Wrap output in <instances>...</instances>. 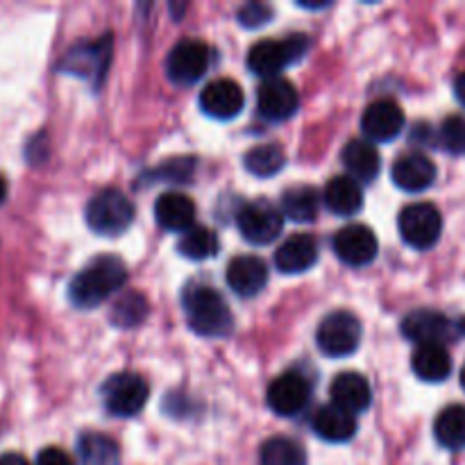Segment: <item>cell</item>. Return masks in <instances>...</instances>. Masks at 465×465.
Instances as JSON below:
<instances>
[{"label":"cell","instance_id":"obj_1","mask_svg":"<svg viewBox=\"0 0 465 465\" xmlns=\"http://www.w3.org/2000/svg\"><path fill=\"white\" fill-rule=\"evenodd\" d=\"M127 282V268L123 259L114 254H100L91 259L68 284V298L77 309H94L109 295L123 289Z\"/></svg>","mask_w":465,"mask_h":465},{"label":"cell","instance_id":"obj_2","mask_svg":"<svg viewBox=\"0 0 465 465\" xmlns=\"http://www.w3.org/2000/svg\"><path fill=\"white\" fill-rule=\"evenodd\" d=\"M182 307H184L189 327L200 336H209V339L227 336L234 325L225 298L207 284L186 286L182 293Z\"/></svg>","mask_w":465,"mask_h":465},{"label":"cell","instance_id":"obj_3","mask_svg":"<svg viewBox=\"0 0 465 465\" xmlns=\"http://www.w3.org/2000/svg\"><path fill=\"white\" fill-rule=\"evenodd\" d=\"M86 225L100 236H118L134 221V204L118 189L98 191L86 204Z\"/></svg>","mask_w":465,"mask_h":465},{"label":"cell","instance_id":"obj_4","mask_svg":"<svg viewBox=\"0 0 465 465\" xmlns=\"http://www.w3.org/2000/svg\"><path fill=\"white\" fill-rule=\"evenodd\" d=\"M309 39L304 35L286 36V39L259 41L248 53V68L262 77H277V73L304 57Z\"/></svg>","mask_w":465,"mask_h":465},{"label":"cell","instance_id":"obj_5","mask_svg":"<svg viewBox=\"0 0 465 465\" xmlns=\"http://www.w3.org/2000/svg\"><path fill=\"white\" fill-rule=\"evenodd\" d=\"M361 322L350 312H331L322 318L316 331V343L327 357H350L361 343Z\"/></svg>","mask_w":465,"mask_h":465},{"label":"cell","instance_id":"obj_6","mask_svg":"<svg viewBox=\"0 0 465 465\" xmlns=\"http://www.w3.org/2000/svg\"><path fill=\"white\" fill-rule=\"evenodd\" d=\"M400 234L413 250H430L443 234V216L430 203H416L402 209L398 218Z\"/></svg>","mask_w":465,"mask_h":465},{"label":"cell","instance_id":"obj_7","mask_svg":"<svg viewBox=\"0 0 465 465\" xmlns=\"http://www.w3.org/2000/svg\"><path fill=\"white\" fill-rule=\"evenodd\" d=\"M150 389L145 380L136 372H118L112 375L103 386L104 407L112 416L132 418L145 407Z\"/></svg>","mask_w":465,"mask_h":465},{"label":"cell","instance_id":"obj_8","mask_svg":"<svg viewBox=\"0 0 465 465\" xmlns=\"http://www.w3.org/2000/svg\"><path fill=\"white\" fill-rule=\"evenodd\" d=\"M236 225L245 241L254 245H268L282 234L284 216L275 204L266 203V200H254L236 212Z\"/></svg>","mask_w":465,"mask_h":465},{"label":"cell","instance_id":"obj_9","mask_svg":"<svg viewBox=\"0 0 465 465\" xmlns=\"http://www.w3.org/2000/svg\"><path fill=\"white\" fill-rule=\"evenodd\" d=\"M109 59H112V35H104L100 39L80 44L64 54L62 68L64 71L80 75L84 80L94 82V86H100V82L107 75Z\"/></svg>","mask_w":465,"mask_h":465},{"label":"cell","instance_id":"obj_10","mask_svg":"<svg viewBox=\"0 0 465 465\" xmlns=\"http://www.w3.org/2000/svg\"><path fill=\"white\" fill-rule=\"evenodd\" d=\"M209 62H212V50L204 41L182 39L168 53L166 73L175 84L189 86L195 84L207 73Z\"/></svg>","mask_w":465,"mask_h":465},{"label":"cell","instance_id":"obj_11","mask_svg":"<svg viewBox=\"0 0 465 465\" xmlns=\"http://www.w3.org/2000/svg\"><path fill=\"white\" fill-rule=\"evenodd\" d=\"M334 252L348 266L361 268L375 262L380 243H377V236L371 227L352 223V225H345L343 230L336 232Z\"/></svg>","mask_w":465,"mask_h":465},{"label":"cell","instance_id":"obj_12","mask_svg":"<svg viewBox=\"0 0 465 465\" xmlns=\"http://www.w3.org/2000/svg\"><path fill=\"white\" fill-rule=\"evenodd\" d=\"M257 107L266 121H289L300 107V95L293 82L280 75L263 80L257 89Z\"/></svg>","mask_w":465,"mask_h":465},{"label":"cell","instance_id":"obj_13","mask_svg":"<svg viewBox=\"0 0 465 465\" xmlns=\"http://www.w3.org/2000/svg\"><path fill=\"white\" fill-rule=\"evenodd\" d=\"M309 398H312V386L304 380V375L300 372L289 371L284 375L277 377L275 381L268 389V407L277 413V416L293 418L302 411L309 404Z\"/></svg>","mask_w":465,"mask_h":465},{"label":"cell","instance_id":"obj_14","mask_svg":"<svg viewBox=\"0 0 465 465\" xmlns=\"http://www.w3.org/2000/svg\"><path fill=\"white\" fill-rule=\"evenodd\" d=\"M361 130L375 143L393 141L404 130V112L395 100H377L361 116Z\"/></svg>","mask_w":465,"mask_h":465},{"label":"cell","instance_id":"obj_15","mask_svg":"<svg viewBox=\"0 0 465 465\" xmlns=\"http://www.w3.org/2000/svg\"><path fill=\"white\" fill-rule=\"evenodd\" d=\"M200 107L207 116L218 121L236 118L245 107L243 89L234 80H213L200 94Z\"/></svg>","mask_w":465,"mask_h":465},{"label":"cell","instance_id":"obj_16","mask_svg":"<svg viewBox=\"0 0 465 465\" xmlns=\"http://www.w3.org/2000/svg\"><path fill=\"white\" fill-rule=\"evenodd\" d=\"M402 334L418 345H443L452 336V322L434 309H416L402 321Z\"/></svg>","mask_w":465,"mask_h":465},{"label":"cell","instance_id":"obj_17","mask_svg":"<svg viewBox=\"0 0 465 465\" xmlns=\"http://www.w3.org/2000/svg\"><path fill=\"white\" fill-rule=\"evenodd\" d=\"M395 186L407 193H420L430 189L436 180V163L420 153H409L395 159L391 168Z\"/></svg>","mask_w":465,"mask_h":465},{"label":"cell","instance_id":"obj_18","mask_svg":"<svg viewBox=\"0 0 465 465\" xmlns=\"http://www.w3.org/2000/svg\"><path fill=\"white\" fill-rule=\"evenodd\" d=\"M268 284V266L263 259L241 254L227 263V286L241 298H254Z\"/></svg>","mask_w":465,"mask_h":465},{"label":"cell","instance_id":"obj_19","mask_svg":"<svg viewBox=\"0 0 465 465\" xmlns=\"http://www.w3.org/2000/svg\"><path fill=\"white\" fill-rule=\"evenodd\" d=\"M318 243L309 234H291L275 252V266L284 275H300L316 266Z\"/></svg>","mask_w":465,"mask_h":465},{"label":"cell","instance_id":"obj_20","mask_svg":"<svg viewBox=\"0 0 465 465\" xmlns=\"http://www.w3.org/2000/svg\"><path fill=\"white\" fill-rule=\"evenodd\" d=\"M330 393L331 400H334V407L343 409L352 416L366 411L372 400L371 384L359 372H341V375H336V380L331 381Z\"/></svg>","mask_w":465,"mask_h":465},{"label":"cell","instance_id":"obj_21","mask_svg":"<svg viewBox=\"0 0 465 465\" xmlns=\"http://www.w3.org/2000/svg\"><path fill=\"white\" fill-rule=\"evenodd\" d=\"M154 218L159 225L168 232H182L193 227L195 221V204L189 195L177 193V191H168V193L159 195L157 204H154Z\"/></svg>","mask_w":465,"mask_h":465},{"label":"cell","instance_id":"obj_22","mask_svg":"<svg viewBox=\"0 0 465 465\" xmlns=\"http://www.w3.org/2000/svg\"><path fill=\"white\" fill-rule=\"evenodd\" d=\"M322 203L336 216H354L363 207V191L359 182H354L350 175H336L327 182L322 191Z\"/></svg>","mask_w":465,"mask_h":465},{"label":"cell","instance_id":"obj_23","mask_svg":"<svg viewBox=\"0 0 465 465\" xmlns=\"http://www.w3.org/2000/svg\"><path fill=\"white\" fill-rule=\"evenodd\" d=\"M312 427L318 434V439L327 440V443H348L357 434V418L330 404V407L318 409L312 420Z\"/></svg>","mask_w":465,"mask_h":465},{"label":"cell","instance_id":"obj_24","mask_svg":"<svg viewBox=\"0 0 465 465\" xmlns=\"http://www.w3.org/2000/svg\"><path fill=\"white\" fill-rule=\"evenodd\" d=\"M411 368L418 380L427 381V384H440L452 372V357L445 350V345H418L411 357Z\"/></svg>","mask_w":465,"mask_h":465},{"label":"cell","instance_id":"obj_25","mask_svg":"<svg viewBox=\"0 0 465 465\" xmlns=\"http://www.w3.org/2000/svg\"><path fill=\"white\" fill-rule=\"evenodd\" d=\"M343 163L348 168L350 177L359 184H368V182L375 180L380 175L381 168V157L377 153V148L368 141L361 139H352L348 145L343 148Z\"/></svg>","mask_w":465,"mask_h":465},{"label":"cell","instance_id":"obj_26","mask_svg":"<svg viewBox=\"0 0 465 465\" xmlns=\"http://www.w3.org/2000/svg\"><path fill=\"white\" fill-rule=\"evenodd\" d=\"M321 209V195L313 186H295L282 195V216L295 223H313Z\"/></svg>","mask_w":465,"mask_h":465},{"label":"cell","instance_id":"obj_27","mask_svg":"<svg viewBox=\"0 0 465 465\" xmlns=\"http://www.w3.org/2000/svg\"><path fill=\"white\" fill-rule=\"evenodd\" d=\"M434 436L443 448L465 450V407L450 404L434 422Z\"/></svg>","mask_w":465,"mask_h":465},{"label":"cell","instance_id":"obj_28","mask_svg":"<svg viewBox=\"0 0 465 465\" xmlns=\"http://www.w3.org/2000/svg\"><path fill=\"white\" fill-rule=\"evenodd\" d=\"M77 454L82 465H118L121 450L114 439L104 434H84L77 440Z\"/></svg>","mask_w":465,"mask_h":465},{"label":"cell","instance_id":"obj_29","mask_svg":"<svg viewBox=\"0 0 465 465\" xmlns=\"http://www.w3.org/2000/svg\"><path fill=\"white\" fill-rule=\"evenodd\" d=\"M218 248H221L218 236L209 227L203 225H193L177 241V252L182 257L191 259V262H203V259L213 257L218 252Z\"/></svg>","mask_w":465,"mask_h":465},{"label":"cell","instance_id":"obj_30","mask_svg":"<svg viewBox=\"0 0 465 465\" xmlns=\"http://www.w3.org/2000/svg\"><path fill=\"white\" fill-rule=\"evenodd\" d=\"M259 463L262 465H307V452L302 445L286 436H275L262 445L259 452Z\"/></svg>","mask_w":465,"mask_h":465},{"label":"cell","instance_id":"obj_31","mask_svg":"<svg viewBox=\"0 0 465 465\" xmlns=\"http://www.w3.org/2000/svg\"><path fill=\"white\" fill-rule=\"evenodd\" d=\"M245 168L257 177H272L284 168L286 154L280 145L262 143L245 154Z\"/></svg>","mask_w":465,"mask_h":465},{"label":"cell","instance_id":"obj_32","mask_svg":"<svg viewBox=\"0 0 465 465\" xmlns=\"http://www.w3.org/2000/svg\"><path fill=\"white\" fill-rule=\"evenodd\" d=\"M148 300L141 293H125L123 298L116 300L112 309V322L123 330H132V327L141 325L148 316Z\"/></svg>","mask_w":465,"mask_h":465},{"label":"cell","instance_id":"obj_33","mask_svg":"<svg viewBox=\"0 0 465 465\" xmlns=\"http://www.w3.org/2000/svg\"><path fill=\"white\" fill-rule=\"evenodd\" d=\"M440 143L454 154L465 153V121L461 116H450L440 125Z\"/></svg>","mask_w":465,"mask_h":465},{"label":"cell","instance_id":"obj_34","mask_svg":"<svg viewBox=\"0 0 465 465\" xmlns=\"http://www.w3.org/2000/svg\"><path fill=\"white\" fill-rule=\"evenodd\" d=\"M272 9L263 3H248L239 9V23L245 27H262L271 21Z\"/></svg>","mask_w":465,"mask_h":465},{"label":"cell","instance_id":"obj_35","mask_svg":"<svg viewBox=\"0 0 465 465\" xmlns=\"http://www.w3.org/2000/svg\"><path fill=\"white\" fill-rule=\"evenodd\" d=\"M36 465H73V459L62 448H45L36 457Z\"/></svg>","mask_w":465,"mask_h":465},{"label":"cell","instance_id":"obj_36","mask_svg":"<svg viewBox=\"0 0 465 465\" xmlns=\"http://www.w3.org/2000/svg\"><path fill=\"white\" fill-rule=\"evenodd\" d=\"M0 465H30V461L25 457H21V454L7 452L0 457Z\"/></svg>","mask_w":465,"mask_h":465},{"label":"cell","instance_id":"obj_37","mask_svg":"<svg viewBox=\"0 0 465 465\" xmlns=\"http://www.w3.org/2000/svg\"><path fill=\"white\" fill-rule=\"evenodd\" d=\"M454 95H457L459 103L465 107V73H461V75L454 80Z\"/></svg>","mask_w":465,"mask_h":465},{"label":"cell","instance_id":"obj_38","mask_svg":"<svg viewBox=\"0 0 465 465\" xmlns=\"http://www.w3.org/2000/svg\"><path fill=\"white\" fill-rule=\"evenodd\" d=\"M5 198H7V182H5V177L0 175V204H3Z\"/></svg>","mask_w":465,"mask_h":465},{"label":"cell","instance_id":"obj_39","mask_svg":"<svg viewBox=\"0 0 465 465\" xmlns=\"http://www.w3.org/2000/svg\"><path fill=\"white\" fill-rule=\"evenodd\" d=\"M459 331L465 334V318H461V322H459Z\"/></svg>","mask_w":465,"mask_h":465},{"label":"cell","instance_id":"obj_40","mask_svg":"<svg viewBox=\"0 0 465 465\" xmlns=\"http://www.w3.org/2000/svg\"><path fill=\"white\" fill-rule=\"evenodd\" d=\"M461 386H463V391H465V366H463V371H461Z\"/></svg>","mask_w":465,"mask_h":465}]
</instances>
